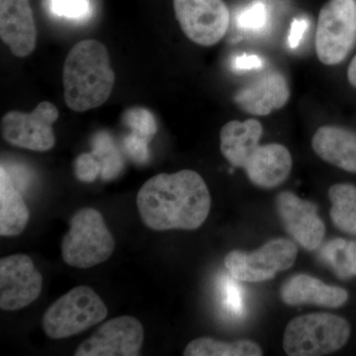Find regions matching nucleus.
Wrapping results in <instances>:
<instances>
[{"label": "nucleus", "instance_id": "5701e85b", "mask_svg": "<svg viewBox=\"0 0 356 356\" xmlns=\"http://www.w3.org/2000/svg\"><path fill=\"white\" fill-rule=\"evenodd\" d=\"M124 123L131 128L132 133L147 140L153 139L156 133V123L154 115L145 108L135 107L124 114Z\"/></svg>", "mask_w": 356, "mask_h": 356}, {"label": "nucleus", "instance_id": "6e6552de", "mask_svg": "<svg viewBox=\"0 0 356 356\" xmlns=\"http://www.w3.org/2000/svg\"><path fill=\"white\" fill-rule=\"evenodd\" d=\"M298 248L286 238H274L252 252L233 250L225 257V266L234 280L264 282L293 266Z\"/></svg>", "mask_w": 356, "mask_h": 356}, {"label": "nucleus", "instance_id": "7ed1b4c3", "mask_svg": "<svg viewBox=\"0 0 356 356\" xmlns=\"http://www.w3.org/2000/svg\"><path fill=\"white\" fill-rule=\"evenodd\" d=\"M65 102L70 109L86 112L108 100L115 84L106 47L96 40H83L67 54L63 70Z\"/></svg>", "mask_w": 356, "mask_h": 356}, {"label": "nucleus", "instance_id": "4468645a", "mask_svg": "<svg viewBox=\"0 0 356 356\" xmlns=\"http://www.w3.org/2000/svg\"><path fill=\"white\" fill-rule=\"evenodd\" d=\"M289 83L277 70H266L236 91L234 100L243 111L254 116H267L289 102Z\"/></svg>", "mask_w": 356, "mask_h": 356}, {"label": "nucleus", "instance_id": "0eeeda50", "mask_svg": "<svg viewBox=\"0 0 356 356\" xmlns=\"http://www.w3.org/2000/svg\"><path fill=\"white\" fill-rule=\"evenodd\" d=\"M356 42V0H330L318 13L315 48L325 65L343 63Z\"/></svg>", "mask_w": 356, "mask_h": 356}, {"label": "nucleus", "instance_id": "cd10ccee", "mask_svg": "<svg viewBox=\"0 0 356 356\" xmlns=\"http://www.w3.org/2000/svg\"><path fill=\"white\" fill-rule=\"evenodd\" d=\"M225 306L233 313L241 314L243 311L242 293L232 282H227L224 289Z\"/></svg>", "mask_w": 356, "mask_h": 356}, {"label": "nucleus", "instance_id": "412c9836", "mask_svg": "<svg viewBox=\"0 0 356 356\" xmlns=\"http://www.w3.org/2000/svg\"><path fill=\"white\" fill-rule=\"evenodd\" d=\"M324 259L341 278L356 276L355 241L334 238L324 248Z\"/></svg>", "mask_w": 356, "mask_h": 356}, {"label": "nucleus", "instance_id": "c85d7f7f", "mask_svg": "<svg viewBox=\"0 0 356 356\" xmlns=\"http://www.w3.org/2000/svg\"><path fill=\"white\" fill-rule=\"evenodd\" d=\"M307 28H308V23L305 19L293 21L289 36V44L292 49H296L299 46Z\"/></svg>", "mask_w": 356, "mask_h": 356}, {"label": "nucleus", "instance_id": "9b49d317", "mask_svg": "<svg viewBox=\"0 0 356 356\" xmlns=\"http://www.w3.org/2000/svg\"><path fill=\"white\" fill-rule=\"evenodd\" d=\"M43 276L31 257L13 254L0 259V308L18 311L35 301L42 292Z\"/></svg>", "mask_w": 356, "mask_h": 356}, {"label": "nucleus", "instance_id": "f257e3e1", "mask_svg": "<svg viewBox=\"0 0 356 356\" xmlns=\"http://www.w3.org/2000/svg\"><path fill=\"white\" fill-rule=\"evenodd\" d=\"M137 206L147 228L193 231L209 216L211 196L198 172L182 170L159 173L147 180L138 192Z\"/></svg>", "mask_w": 356, "mask_h": 356}, {"label": "nucleus", "instance_id": "20e7f679", "mask_svg": "<svg viewBox=\"0 0 356 356\" xmlns=\"http://www.w3.org/2000/svg\"><path fill=\"white\" fill-rule=\"evenodd\" d=\"M346 318L329 313H313L292 318L283 337L289 356H321L341 350L350 337Z\"/></svg>", "mask_w": 356, "mask_h": 356}, {"label": "nucleus", "instance_id": "1a4fd4ad", "mask_svg": "<svg viewBox=\"0 0 356 356\" xmlns=\"http://www.w3.org/2000/svg\"><path fill=\"white\" fill-rule=\"evenodd\" d=\"M58 119V110L53 103H39L30 113L10 111L2 117L3 139L14 147L35 152H47L56 144L53 125Z\"/></svg>", "mask_w": 356, "mask_h": 356}, {"label": "nucleus", "instance_id": "39448f33", "mask_svg": "<svg viewBox=\"0 0 356 356\" xmlns=\"http://www.w3.org/2000/svg\"><path fill=\"white\" fill-rule=\"evenodd\" d=\"M114 250L113 236L102 213L95 208L77 211L60 245L63 259L76 268L98 266L106 261Z\"/></svg>", "mask_w": 356, "mask_h": 356}, {"label": "nucleus", "instance_id": "b1692460", "mask_svg": "<svg viewBox=\"0 0 356 356\" xmlns=\"http://www.w3.org/2000/svg\"><path fill=\"white\" fill-rule=\"evenodd\" d=\"M51 13L67 19L83 20L91 13L89 0H51Z\"/></svg>", "mask_w": 356, "mask_h": 356}, {"label": "nucleus", "instance_id": "a211bd4d", "mask_svg": "<svg viewBox=\"0 0 356 356\" xmlns=\"http://www.w3.org/2000/svg\"><path fill=\"white\" fill-rule=\"evenodd\" d=\"M29 209L3 165L0 168V235L14 236L24 231Z\"/></svg>", "mask_w": 356, "mask_h": 356}, {"label": "nucleus", "instance_id": "7c9ffc66", "mask_svg": "<svg viewBox=\"0 0 356 356\" xmlns=\"http://www.w3.org/2000/svg\"><path fill=\"white\" fill-rule=\"evenodd\" d=\"M348 79L351 86L356 88V55L351 60L348 69Z\"/></svg>", "mask_w": 356, "mask_h": 356}, {"label": "nucleus", "instance_id": "393cba45", "mask_svg": "<svg viewBox=\"0 0 356 356\" xmlns=\"http://www.w3.org/2000/svg\"><path fill=\"white\" fill-rule=\"evenodd\" d=\"M266 7L261 2H255L238 15V26L248 31H259L266 24Z\"/></svg>", "mask_w": 356, "mask_h": 356}, {"label": "nucleus", "instance_id": "ddd939ff", "mask_svg": "<svg viewBox=\"0 0 356 356\" xmlns=\"http://www.w3.org/2000/svg\"><path fill=\"white\" fill-rule=\"evenodd\" d=\"M275 205L285 231L295 242L309 252L320 248L325 227L316 204L303 200L293 192L283 191L276 197Z\"/></svg>", "mask_w": 356, "mask_h": 356}, {"label": "nucleus", "instance_id": "dca6fc26", "mask_svg": "<svg viewBox=\"0 0 356 356\" xmlns=\"http://www.w3.org/2000/svg\"><path fill=\"white\" fill-rule=\"evenodd\" d=\"M280 298L289 306L315 305L336 309L348 301V293L343 288L325 284L308 274H297L282 285Z\"/></svg>", "mask_w": 356, "mask_h": 356}, {"label": "nucleus", "instance_id": "f8f14e48", "mask_svg": "<svg viewBox=\"0 0 356 356\" xmlns=\"http://www.w3.org/2000/svg\"><path fill=\"white\" fill-rule=\"evenodd\" d=\"M144 327L138 318L120 316L107 321L77 348L76 356H137L144 343Z\"/></svg>", "mask_w": 356, "mask_h": 356}, {"label": "nucleus", "instance_id": "4be33fe9", "mask_svg": "<svg viewBox=\"0 0 356 356\" xmlns=\"http://www.w3.org/2000/svg\"><path fill=\"white\" fill-rule=\"evenodd\" d=\"M95 158L102 166V177L104 180H110L118 175L123 168L120 154L115 149L111 138L107 134H98L95 139Z\"/></svg>", "mask_w": 356, "mask_h": 356}, {"label": "nucleus", "instance_id": "aec40b11", "mask_svg": "<svg viewBox=\"0 0 356 356\" xmlns=\"http://www.w3.org/2000/svg\"><path fill=\"white\" fill-rule=\"evenodd\" d=\"M184 356H261V346L252 341L224 343L211 337H198L187 344Z\"/></svg>", "mask_w": 356, "mask_h": 356}, {"label": "nucleus", "instance_id": "a878e982", "mask_svg": "<svg viewBox=\"0 0 356 356\" xmlns=\"http://www.w3.org/2000/svg\"><path fill=\"white\" fill-rule=\"evenodd\" d=\"M102 173L99 161L93 154H81L74 161V175L83 182L95 181Z\"/></svg>", "mask_w": 356, "mask_h": 356}, {"label": "nucleus", "instance_id": "f03ea898", "mask_svg": "<svg viewBox=\"0 0 356 356\" xmlns=\"http://www.w3.org/2000/svg\"><path fill=\"white\" fill-rule=\"evenodd\" d=\"M264 127L259 121H229L220 132V149L235 168H242L255 186L270 189L282 184L292 170V156L283 145H261Z\"/></svg>", "mask_w": 356, "mask_h": 356}, {"label": "nucleus", "instance_id": "2eb2a0df", "mask_svg": "<svg viewBox=\"0 0 356 356\" xmlns=\"http://www.w3.org/2000/svg\"><path fill=\"white\" fill-rule=\"evenodd\" d=\"M0 38L16 57L31 55L36 48L37 29L29 0H1Z\"/></svg>", "mask_w": 356, "mask_h": 356}, {"label": "nucleus", "instance_id": "6ab92c4d", "mask_svg": "<svg viewBox=\"0 0 356 356\" xmlns=\"http://www.w3.org/2000/svg\"><path fill=\"white\" fill-rule=\"evenodd\" d=\"M331 219L339 231L356 236V186L350 184L332 185L329 189Z\"/></svg>", "mask_w": 356, "mask_h": 356}, {"label": "nucleus", "instance_id": "9d476101", "mask_svg": "<svg viewBox=\"0 0 356 356\" xmlns=\"http://www.w3.org/2000/svg\"><path fill=\"white\" fill-rule=\"evenodd\" d=\"M173 8L180 28L193 43L214 46L228 31L229 13L222 0H173Z\"/></svg>", "mask_w": 356, "mask_h": 356}, {"label": "nucleus", "instance_id": "c756f323", "mask_svg": "<svg viewBox=\"0 0 356 356\" xmlns=\"http://www.w3.org/2000/svg\"><path fill=\"white\" fill-rule=\"evenodd\" d=\"M262 62L261 58L257 56L243 55L242 57L236 58L235 67L238 70H252L261 67Z\"/></svg>", "mask_w": 356, "mask_h": 356}, {"label": "nucleus", "instance_id": "bb28decb", "mask_svg": "<svg viewBox=\"0 0 356 356\" xmlns=\"http://www.w3.org/2000/svg\"><path fill=\"white\" fill-rule=\"evenodd\" d=\"M149 140L136 135V134L131 133L125 140H124V147L129 156L137 161V163H145L149 158Z\"/></svg>", "mask_w": 356, "mask_h": 356}, {"label": "nucleus", "instance_id": "f3484780", "mask_svg": "<svg viewBox=\"0 0 356 356\" xmlns=\"http://www.w3.org/2000/svg\"><path fill=\"white\" fill-rule=\"evenodd\" d=\"M316 154L350 173H356V132L341 126L325 125L318 129L312 139Z\"/></svg>", "mask_w": 356, "mask_h": 356}, {"label": "nucleus", "instance_id": "423d86ee", "mask_svg": "<svg viewBox=\"0 0 356 356\" xmlns=\"http://www.w3.org/2000/svg\"><path fill=\"white\" fill-rule=\"evenodd\" d=\"M107 314L108 309L92 288L77 286L47 309L42 327L51 339H67L99 324Z\"/></svg>", "mask_w": 356, "mask_h": 356}]
</instances>
